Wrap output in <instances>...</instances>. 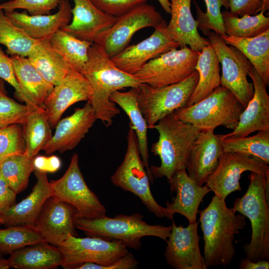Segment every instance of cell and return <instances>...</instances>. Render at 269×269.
Returning <instances> with one entry per match:
<instances>
[{"label":"cell","mask_w":269,"mask_h":269,"mask_svg":"<svg viewBox=\"0 0 269 269\" xmlns=\"http://www.w3.org/2000/svg\"><path fill=\"white\" fill-rule=\"evenodd\" d=\"M10 267L7 259L0 256V269H8Z\"/></svg>","instance_id":"obj_53"},{"label":"cell","mask_w":269,"mask_h":269,"mask_svg":"<svg viewBox=\"0 0 269 269\" xmlns=\"http://www.w3.org/2000/svg\"><path fill=\"white\" fill-rule=\"evenodd\" d=\"M16 194L0 177V214L7 211L15 203Z\"/></svg>","instance_id":"obj_49"},{"label":"cell","mask_w":269,"mask_h":269,"mask_svg":"<svg viewBox=\"0 0 269 269\" xmlns=\"http://www.w3.org/2000/svg\"><path fill=\"white\" fill-rule=\"evenodd\" d=\"M0 256H1L0 255Z\"/></svg>","instance_id":"obj_56"},{"label":"cell","mask_w":269,"mask_h":269,"mask_svg":"<svg viewBox=\"0 0 269 269\" xmlns=\"http://www.w3.org/2000/svg\"><path fill=\"white\" fill-rule=\"evenodd\" d=\"M61 162L56 156H37L33 159L34 170L45 172H55L61 167Z\"/></svg>","instance_id":"obj_48"},{"label":"cell","mask_w":269,"mask_h":269,"mask_svg":"<svg viewBox=\"0 0 269 269\" xmlns=\"http://www.w3.org/2000/svg\"><path fill=\"white\" fill-rule=\"evenodd\" d=\"M36 182L31 192L7 211L0 214L1 224L6 227L16 225L33 226L46 200L52 197V191L47 173L34 170Z\"/></svg>","instance_id":"obj_24"},{"label":"cell","mask_w":269,"mask_h":269,"mask_svg":"<svg viewBox=\"0 0 269 269\" xmlns=\"http://www.w3.org/2000/svg\"><path fill=\"white\" fill-rule=\"evenodd\" d=\"M137 87L131 88L127 92L117 91L112 94L110 100L118 105L128 116L138 141L140 156L151 183L153 177L148 162L147 124L140 110L137 102Z\"/></svg>","instance_id":"obj_29"},{"label":"cell","mask_w":269,"mask_h":269,"mask_svg":"<svg viewBox=\"0 0 269 269\" xmlns=\"http://www.w3.org/2000/svg\"><path fill=\"white\" fill-rule=\"evenodd\" d=\"M0 78L9 84L15 90V94L20 101L24 98L15 75L11 57H8L0 47Z\"/></svg>","instance_id":"obj_46"},{"label":"cell","mask_w":269,"mask_h":269,"mask_svg":"<svg viewBox=\"0 0 269 269\" xmlns=\"http://www.w3.org/2000/svg\"><path fill=\"white\" fill-rule=\"evenodd\" d=\"M23 122L22 134L25 143L24 154L34 158L52 137L48 116L44 107L33 105Z\"/></svg>","instance_id":"obj_31"},{"label":"cell","mask_w":269,"mask_h":269,"mask_svg":"<svg viewBox=\"0 0 269 269\" xmlns=\"http://www.w3.org/2000/svg\"><path fill=\"white\" fill-rule=\"evenodd\" d=\"M163 18L155 8L146 3L117 17L112 27L95 43L111 58L128 47L133 35L145 27L158 26Z\"/></svg>","instance_id":"obj_13"},{"label":"cell","mask_w":269,"mask_h":269,"mask_svg":"<svg viewBox=\"0 0 269 269\" xmlns=\"http://www.w3.org/2000/svg\"><path fill=\"white\" fill-rule=\"evenodd\" d=\"M199 53L187 46L174 49L149 61L134 75L152 87L177 83L196 71Z\"/></svg>","instance_id":"obj_10"},{"label":"cell","mask_w":269,"mask_h":269,"mask_svg":"<svg viewBox=\"0 0 269 269\" xmlns=\"http://www.w3.org/2000/svg\"><path fill=\"white\" fill-rule=\"evenodd\" d=\"M58 5L59 0H10L0 3V8L4 12L22 9L30 15H43L51 14Z\"/></svg>","instance_id":"obj_43"},{"label":"cell","mask_w":269,"mask_h":269,"mask_svg":"<svg viewBox=\"0 0 269 269\" xmlns=\"http://www.w3.org/2000/svg\"><path fill=\"white\" fill-rule=\"evenodd\" d=\"M248 76L254 85V93L241 114L237 127L231 133L219 134L221 140L240 138L251 133L269 129V96L267 86L253 67Z\"/></svg>","instance_id":"obj_18"},{"label":"cell","mask_w":269,"mask_h":269,"mask_svg":"<svg viewBox=\"0 0 269 269\" xmlns=\"http://www.w3.org/2000/svg\"><path fill=\"white\" fill-rule=\"evenodd\" d=\"M0 165H1V162H0Z\"/></svg>","instance_id":"obj_55"},{"label":"cell","mask_w":269,"mask_h":269,"mask_svg":"<svg viewBox=\"0 0 269 269\" xmlns=\"http://www.w3.org/2000/svg\"><path fill=\"white\" fill-rule=\"evenodd\" d=\"M72 20L62 29L75 37L95 43L115 22L117 17L108 14L90 0H73Z\"/></svg>","instance_id":"obj_22"},{"label":"cell","mask_w":269,"mask_h":269,"mask_svg":"<svg viewBox=\"0 0 269 269\" xmlns=\"http://www.w3.org/2000/svg\"><path fill=\"white\" fill-rule=\"evenodd\" d=\"M138 262L133 254L128 253L113 264L106 266L86 262L76 267V269H134L138 268Z\"/></svg>","instance_id":"obj_47"},{"label":"cell","mask_w":269,"mask_h":269,"mask_svg":"<svg viewBox=\"0 0 269 269\" xmlns=\"http://www.w3.org/2000/svg\"><path fill=\"white\" fill-rule=\"evenodd\" d=\"M19 125L0 128V162L10 156L24 154L25 143Z\"/></svg>","instance_id":"obj_41"},{"label":"cell","mask_w":269,"mask_h":269,"mask_svg":"<svg viewBox=\"0 0 269 269\" xmlns=\"http://www.w3.org/2000/svg\"><path fill=\"white\" fill-rule=\"evenodd\" d=\"M223 152L219 134L212 130H200L189 154L186 167L188 175L203 186L215 171Z\"/></svg>","instance_id":"obj_19"},{"label":"cell","mask_w":269,"mask_h":269,"mask_svg":"<svg viewBox=\"0 0 269 269\" xmlns=\"http://www.w3.org/2000/svg\"><path fill=\"white\" fill-rule=\"evenodd\" d=\"M198 222L184 227L173 222L167 240L164 257L167 263L174 269H206L201 254L197 232Z\"/></svg>","instance_id":"obj_16"},{"label":"cell","mask_w":269,"mask_h":269,"mask_svg":"<svg viewBox=\"0 0 269 269\" xmlns=\"http://www.w3.org/2000/svg\"><path fill=\"white\" fill-rule=\"evenodd\" d=\"M104 12L120 16L136 7L146 3L147 0H90Z\"/></svg>","instance_id":"obj_44"},{"label":"cell","mask_w":269,"mask_h":269,"mask_svg":"<svg viewBox=\"0 0 269 269\" xmlns=\"http://www.w3.org/2000/svg\"><path fill=\"white\" fill-rule=\"evenodd\" d=\"M247 190L233 203V210L248 218L251 241L244 245L246 258L253 261L269 259V175L251 172Z\"/></svg>","instance_id":"obj_3"},{"label":"cell","mask_w":269,"mask_h":269,"mask_svg":"<svg viewBox=\"0 0 269 269\" xmlns=\"http://www.w3.org/2000/svg\"><path fill=\"white\" fill-rule=\"evenodd\" d=\"M27 57L45 80L53 86L58 84L73 69L50 47L48 40H40Z\"/></svg>","instance_id":"obj_33"},{"label":"cell","mask_w":269,"mask_h":269,"mask_svg":"<svg viewBox=\"0 0 269 269\" xmlns=\"http://www.w3.org/2000/svg\"><path fill=\"white\" fill-rule=\"evenodd\" d=\"M58 247L64 257L62 267L66 269H76L86 262L108 266L129 253L127 248L120 243L92 236H70Z\"/></svg>","instance_id":"obj_12"},{"label":"cell","mask_w":269,"mask_h":269,"mask_svg":"<svg viewBox=\"0 0 269 269\" xmlns=\"http://www.w3.org/2000/svg\"><path fill=\"white\" fill-rule=\"evenodd\" d=\"M96 120L93 108L87 101L84 107L76 108L71 115L59 121L54 134L42 150L46 154H51L73 149L85 137Z\"/></svg>","instance_id":"obj_20"},{"label":"cell","mask_w":269,"mask_h":269,"mask_svg":"<svg viewBox=\"0 0 269 269\" xmlns=\"http://www.w3.org/2000/svg\"><path fill=\"white\" fill-rule=\"evenodd\" d=\"M29 111V106L26 104H20L7 96L0 98V128L21 125Z\"/></svg>","instance_id":"obj_42"},{"label":"cell","mask_w":269,"mask_h":269,"mask_svg":"<svg viewBox=\"0 0 269 269\" xmlns=\"http://www.w3.org/2000/svg\"><path fill=\"white\" fill-rule=\"evenodd\" d=\"M230 12L241 17L245 14L254 15L269 8V0H230Z\"/></svg>","instance_id":"obj_45"},{"label":"cell","mask_w":269,"mask_h":269,"mask_svg":"<svg viewBox=\"0 0 269 269\" xmlns=\"http://www.w3.org/2000/svg\"><path fill=\"white\" fill-rule=\"evenodd\" d=\"M91 93V87L82 73L72 69L54 86L44 102L43 107L48 114L51 128H55L69 107L78 102L88 101Z\"/></svg>","instance_id":"obj_21"},{"label":"cell","mask_w":269,"mask_h":269,"mask_svg":"<svg viewBox=\"0 0 269 269\" xmlns=\"http://www.w3.org/2000/svg\"><path fill=\"white\" fill-rule=\"evenodd\" d=\"M40 41L28 36L0 8V44L6 47L7 55L27 57Z\"/></svg>","instance_id":"obj_36"},{"label":"cell","mask_w":269,"mask_h":269,"mask_svg":"<svg viewBox=\"0 0 269 269\" xmlns=\"http://www.w3.org/2000/svg\"><path fill=\"white\" fill-rule=\"evenodd\" d=\"M75 224L76 228L88 236L120 243L127 248L136 250L140 248L143 237H156L166 242L172 230V225L147 224L138 213L129 215L120 214L113 218L106 215L96 219L77 217Z\"/></svg>","instance_id":"obj_5"},{"label":"cell","mask_w":269,"mask_h":269,"mask_svg":"<svg viewBox=\"0 0 269 269\" xmlns=\"http://www.w3.org/2000/svg\"><path fill=\"white\" fill-rule=\"evenodd\" d=\"M226 44L234 46L251 62L267 86L269 85V29L250 38L221 35Z\"/></svg>","instance_id":"obj_32"},{"label":"cell","mask_w":269,"mask_h":269,"mask_svg":"<svg viewBox=\"0 0 269 269\" xmlns=\"http://www.w3.org/2000/svg\"><path fill=\"white\" fill-rule=\"evenodd\" d=\"M198 78V73L196 70L177 83L160 87L141 83L138 86L137 102L148 129H152L166 115L185 107Z\"/></svg>","instance_id":"obj_8"},{"label":"cell","mask_w":269,"mask_h":269,"mask_svg":"<svg viewBox=\"0 0 269 269\" xmlns=\"http://www.w3.org/2000/svg\"><path fill=\"white\" fill-rule=\"evenodd\" d=\"M81 73L88 82L92 93L87 101L91 105L96 120L107 127L120 113L110 100L113 93L126 88L137 87L141 82L134 75L119 69L101 46L93 43L89 48L88 59Z\"/></svg>","instance_id":"obj_1"},{"label":"cell","mask_w":269,"mask_h":269,"mask_svg":"<svg viewBox=\"0 0 269 269\" xmlns=\"http://www.w3.org/2000/svg\"><path fill=\"white\" fill-rule=\"evenodd\" d=\"M44 241L33 226L16 225L0 229V255H10L25 246Z\"/></svg>","instance_id":"obj_39"},{"label":"cell","mask_w":269,"mask_h":269,"mask_svg":"<svg viewBox=\"0 0 269 269\" xmlns=\"http://www.w3.org/2000/svg\"><path fill=\"white\" fill-rule=\"evenodd\" d=\"M245 108L231 91L221 85L197 103L173 114L177 119L200 130L214 131L220 126L234 130Z\"/></svg>","instance_id":"obj_6"},{"label":"cell","mask_w":269,"mask_h":269,"mask_svg":"<svg viewBox=\"0 0 269 269\" xmlns=\"http://www.w3.org/2000/svg\"><path fill=\"white\" fill-rule=\"evenodd\" d=\"M219 63L211 44L202 48L195 67L199 75L198 81L185 107L197 103L221 86Z\"/></svg>","instance_id":"obj_30"},{"label":"cell","mask_w":269,"mask_h":269,"mask_svg":"<svg viewBox=\"0 0 269 269\" xmlns=\"http://www.w3.org/2000/svg\"><path fill=\"white\" fill-rule=\"evenodd\" d=\"M76 209L51 197L44 204L33 227L44 240L58 247L70 236H76Z\"/></svg>","instance_id":"obj_17"},{"label":"cell","mask_w":269,"mask_h":269,"mask_svg":"<svg viewBox=\"0 0 269 269\" xmlns=\"http://www.w3.org/2000/svg\"><path fill=\"white\" fill-rule=\"evenodd\" d=\"M55 199L74 207L77 217L96 219L106 215V207L87 185L79 165V155L74 153L63 175L50 182Z\"/></svg>","instance_id":"obj_9"},{"label":"cell","mask_w":269,"mask_h":269,"mask_svg":"<svg viewBox=\"0 0 269 269\" xmlns=\"http://www.w3.org/2000/svg\"><path fill=\"white\" fill-rule=\"evenodd\" d=\"M34 158L28 157L24 154L14 155L1 162L0 177L16 194L27 186L29 176L34 170Z\"/></svg>","instance_id":"obj_38"},{"label":"cell","mask_w":269,"mask_h":269,"mask_svg":"<svg viewBox=\"0 0 269 269\" xmlns=\"http://www.w3.org/2000/svg\"><path fill=\"white\" fill-rule=\"evenodd\" d=\"M204 240L206 268L230 265L236 253L235 235L246 225V217L228 208L225 200L214 195L204 209L198 212Z\"/></svg>","instance_id":"obj_2"},{"label":"cell","mask_w":269,"mask_h":269,"mask_svg":"<svg viewBox=\"0 0 269 269\" xmlns=\"http://www.w3.org/2000/svg\"><path fill=\"white\" fill-rule=\"evenodd\" d=\"M221 143L224 151L244 154L269 164V129L250 136L222 139Z\"/></svg>","instance_id":"obj_37"},{"label":"cell","mask_w":269,"mask_h":269,"mask_svg":"<svg viewBox=\"0 0 269 269\" xmlns=\"http://www.w3.org/2000/svg\"><path fill=\"white\" fill-rule=\"evenodd\" d=\"M170 190L176 192L172 201L167 202L166 209L172 215L179 213L188 220L189 224L196 222L198 208L210 189L205 184L200 186L188 174L186 169L175 173L168 181Z\"/></svg>","instance_id":"obj_25"},{"label":"cell","mask_w":269,"mask_h":269,"mask_svg":"<svg viewBox=\"0 0 269 269\" xmlns=\"http://www.w3.org/2000/svg\"><path fill=\"white\" fill-rule=\"evenodd\" d=\"M192 0H170L171 18L167 24L166 32L180 48L189 46L200 52L202 48L211 43L202 37L198 31V23L192 14Z\"/></svg>","instance_id":"obj_26"},{"label":"cell","mask_w":269,"mask_h":269,"mask_svg":"<svg viewBox=\"0 0 269 269\" xmlns=\"http://www.w3.org/2000/svg\"><path fill=\"white\" fill-rule=\"evenodd\" d=\"M247 171L269 175V166L262 160L240 153L224 151L206 185L215 195L225 200L231 193L242 191L240 180L242 174Z\"/></svg>","instance_id":"obj_14"},{"label":"cell","mask_w":269,"mask_h":269,"mask_svg":"<svg viewBox=\"0 0 269 269\" xmlns=\"http://www.w3.org/2000/svg\"><path fill=\"white\" fill-rule=\"evenodd\" d=\"M58 10L54 14L30 15L22 12H4L6 16L30 37L37 40H49L72 19V8L68 0H59Z\"/></svg>","instance_id":"obj_23"},{"label":"cell","mask_w":269,"mask_h":269,"mask_svg":"<svg viewBox=\"0 0 269 269\" xmlns=\"http://www.w3.org/2000/svg\"><path fill=\"white\" fill-rule=\"evenodd\" d=\"M0 224H1V221L0 220Z\"/></svg>","instance_id":"obj_54"},{"label":"cell","mask_w":269,"mask_h":269,"mask_svg":"<svg viewBox=\"0 0 269 269\" xmlns=\"http://www.w3.org/2000/svg\"><path fill=\"white\" fill-rule=\"evenodd\" d=\"M50 47L72 69L81 72L88 59L92 42L78 39L64 30H58L48 40Z\"/></svg>","instance_id":"obj_34"},{"label":"cell","mask_w":269,"mask_h":269,"mask_svg":"<svg viewBox=\"0 0 269 269\" xmlns=\"http://www.w3.org/2000/svg\"><path fill=\"white\" fill-rule=\"evenodd\" d=\"M222 15L225 33L239 38H250L259 35L269 29V17L260 11L254 15L245 14L241 17L228 10L222 12Z\"/></svg>","instance_id":"obj_35"},{"label":"cell","mask_w":269,"mask_h":269,"mask_svg":"<svg viewBox=\"0 0 269 269\" xmlns=\"http://www.w3.org/2000/svg\"><path fill=\"white\" fill-rule=\"evenodd\" d=\"M7 261L10 268L17 269H51L62 266L64 257L58 247L44 241L13 252Z\"/></svg>","instance_id":"obj_28"},{"label":"cell","mask_w":269,"mask_h":269,"mask_svg":"<svg viewBox=\"0 0 269 269\" xmlns=\"http://www.w3.org/2000/svg\"><path fill=\"white\" fill-rule=\"evenodd\" d=\"M159 134L151 148L159 157V166H150L153 177H166L168 181L177 171L186 169L190 149L200 130L177 119L173 113L160 119L153 127Z\"/></svg>","instance_id":"obj_4"},{"label":"cell","mask_w":269,"mask_h":269,"mask_svg":"<svg viewBox=\"0 0 269 269\" xmlns=\"http://www.w3.org/2000/svg\"><path fill=\"white\" fill-rule=\"evenodd\" d=\"M167 23L163 19L148 37L135 44L128 46L111 58L122 71L134 75L149 61L171 50L178 48V44L166 32Z\"/></svg>","instance_id":"obj_15"},{"label":"cell","mask_w":269,"mask_h":269,"mask_svg":"<svg viewBox=\"0 0 269 269\" xmlns=\"http://www.w3.org/2000/svg\"><path fill=\"white\" fill-rule=\"evenodd\" d=\"M7 96V92L5 87L4 81L0 78V98Z\"/></svg>","instance_id":"obj_52"},{"label":"cell","mask_w":269,"mask_h":269,"mask_svg":"<svg viewBox=\"0 0 269 269\" xmlns=\"http://www.w3.org/2000/svg\"><path fill=\"white\" fill-rule=\"evenodd\" d=\"M113 184L136 196L152 213L158 218L173 220V215L160 206L151 193L149 179L142 161L135 132L129 124L127 148L124 159L111 177Z\"/></svg>","instance_id":"obj_7"},{"label":"cell","mask_w":269,"mask_h":269,"mask_svg":"<svg viewBox=\"0 0 269 269\" xmlns=\"http://www.w3.org/2000/svg\"><path fill=\"white\" fill-rule=\"evenodd\" d=\"M269 262L267 260L253 261L247 258L242 259L239 263L240 269H268Z\"/></svg>","instance_id":"obj_50"},{"label":"cell","mask_w":269,"mask_h":269,"mask_svg":"<svg viewBox=\"0 0 269 269\" xmlns=\"http://www.w3.org/2000/svg\"><path fill=\"white\" fill-rule=\"evenodd\" d=\"M11 58L24 102L28 106L43 107L54 86L45 80L27 57L13 55Z\"/></svg>","instance_id":"obj_27"},{"label":"cell","mask_w":269,"mask_h":269,"mask_svg":"<svg viewBox=\"0 0 269 269\" xmlns=\"http://www.w3.org/2000/svg\"><path fill=\"white\" fill-rule=\"evenodd\" d=\"M207 36L221 64V85L231 91L246 108L254 93L253 84L247 79L253 66L239 49L228 46L219 34L210 31Z\"/></svg>","instance_id":"obj_11"},{"label":"cell","mask_w":269,"mask_h":269,"mask_svg":"<svg viewBox=\"0 0 269 269\" xmlns=\"http://www.w3.org/2000/svg\"><path fill=\"white\" fill-rule=\"evenodd\" d=\"M206 6V12H203L198 4L194 2L197 10L198 28L207 35L210 30L220 35L225 33L221 11L222 6L229 8L230 0H204Z\"/></svg>","instance_id":"obj_40"},{"label":"cell","mask_w":269,"mask_h":269,"mask_svg":"<svg viewBox=\"0 0 269 269\" xmlns=\"http://www.w3.org/2000/svg\"><path fill=\"white\" fill-rule=\"evenodd\" d=\"M163 10L167 13H170V2L169 0H158Z\"/></svg>","instance_id":"obj_51"}]
</instances>
